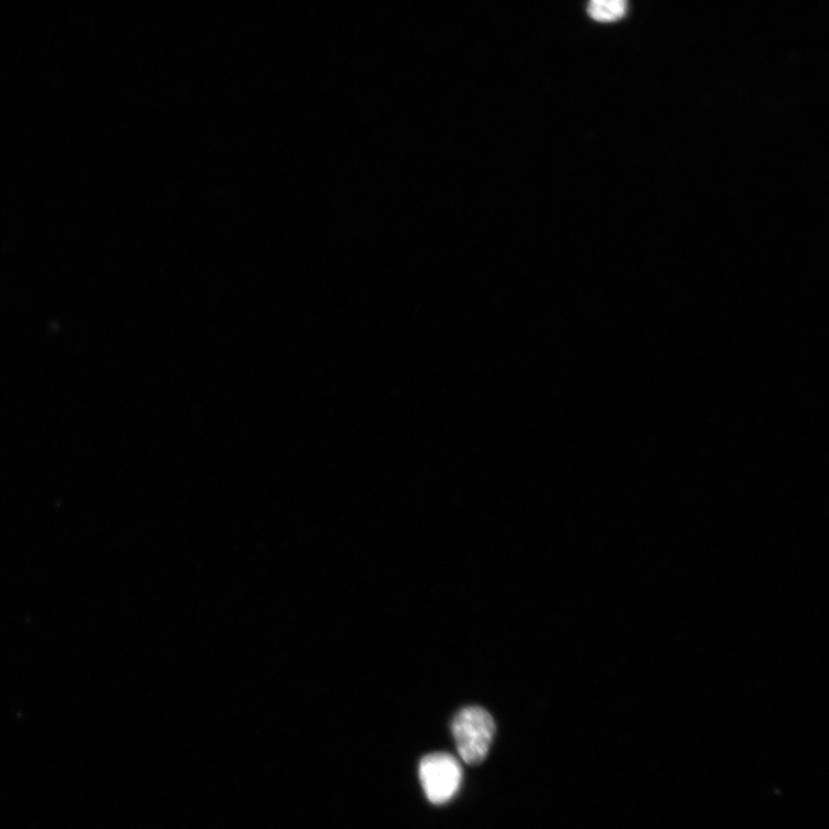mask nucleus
Wrapping results in <instances>:
<instances>
[{
    "instance_id": "obj_2",
    "label": "nucleus",
    "mask_w": 829,
    "mask_h": 829,
    "mask_svg": "<svg viewBox=\"0 0 829 829\" xmlns=\"http://www.w3.org/2000/svg\"><path fill=\"white\" fill-rule=\"evenodd\" d=\"M419 779L428 799L434 804H444L459 792L462 769L453 756L431 753L421 760Z\"/></svg>"
},
{
    "instance_id": "obj_1",
    "label": "nucleus",
    "mask_w": 829,
    "mask_h": 829,
    "mask_svg": "<svg viewBox=\"0 0 829 829\" xmlns=\"http://www.w3.org/2000/svg\"><path fill=\"white\" fill-rule=\"evenodd\" d=\"M452 733L457 749L469 765L482 763L488 753L493 737L496 734V724L492 715L480 706L462 709L453 719Z\"/></svg>"
},
{
    "instance_id": "obj_3",
    "label": "nucleus",
    "mask_w": 829,
    "mask_h": 829,
    "mask_svg": "<svg viewBox=\"0 0 829 829\" xmlns=\"http://www.w3.org/2000/svg\"><path fill=\"white\" fill-rule=\"evenodd\" d=\"M588 12L597 21H613L625 14L626 3L623 0H592Z\"/></svg>"
}]
</instances>
